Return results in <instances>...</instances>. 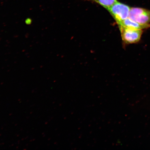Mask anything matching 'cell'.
<instances>
[{"mask_svg": "<svg viewBox=\"0 0 150 150\" xmlns=\"http://www.w3.org/2000/svg\"><path fill=\"white\" fill-rule=\"evenodd\" d=\"M130 9L128 6L117 1L108 10L119 24L129 18Z\"/></svg>", "mask_w": 150, "mask_h": 150, "instance_id": "1", "label": "cell"}, {"mask_svg": "<svg viewBox=\"0 0 150 150\" xmlns=\"http://www.w3.org/2000/svg\"><path fill=\"white\" fill-rule=\"evenodd\" d=\"M122 39L127 44H134L140 40L142 33V30L131 29L119 26Z\"/></svg>", "mask_w": 150, "mask_h": 150, "instance_id": "2", "label": "cell"}, {"mask_svg": "<svg viewBox=\"0 0 150 150\" xmlns=\"http://www.w3.org/2000/svg\"><path fill=\"white\" fill-rule=\"evenodd\" d=\"M129 18L139 23L149 24L150 22V11L138 7L131 8Z\"/></svg>", "mask_w": 150, "mask_h": 150, "instance_id": "3", "label": "cell"}, {"mask_svg": "<svg viewBox=\"0 0 150 150\" xmlns=\"http://www.w3.org/2000/svg\"><path fill=\"white\" fill-rule=\"evenodd\" d=\"M119 26H122L123 27L131 29L136 30H142L146 29L150 27V24H142L139 23L134 21L131 20L129 18L126 19L124 20L121 23L119 24Z\"/></svg>", "mask_w": 150, "mask_h": 150, "instance_id": "4", "label": "cell"}, {"mask_svg": "<svg viewBox=\"0 0 150 150\" xmlns=\"http://www.w3.org/2000/svg\"><path fill=\"white\" fill-rule=\"evenodd\" d=\"M86 1L94 2L98 4L107 9L117 1V0H86Z\"/></svg>", "mask_w": 150, "mask_h": 150, "instance_id": "5", "label": "cell"}]
</instances>
